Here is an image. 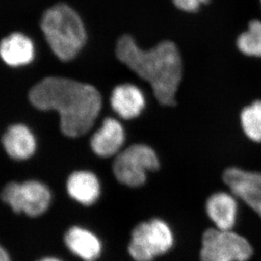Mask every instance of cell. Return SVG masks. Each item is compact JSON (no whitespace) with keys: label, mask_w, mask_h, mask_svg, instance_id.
Masks as SVG:
<instances>
[{"label":"cell","mask_w":261,"mask_h":261,"mask_svg":"<svg viewBox=\"0 0 261 261\" xmlns=\"http://www.w3.org/2000/svg\"><path fill=\"white\" fill-rule=\"evenodd\" d=\"M29 98L36 108L58 111L61 130L70 138L88 133L102 107L100 93L94 87L67 78L43 79L32 88Z\"/></svg>","instance_id":"6da1fadb"},{"label":"cell","mask_w":261,"mask_h":261,"mask_svg":"<svg viewBox=\"0 0 261 261\" xmlns=\"http://www.w3.org/2000/svg\"><path fill=\"white\" fill-rule=\"evenodd\" d=\"M119 61L153 88L157 100L166 106L176 105V94L182 78V61L178 48L171 41H162L149 49L138 45L130 35L116 43Z\"/></svg>","instance_id":"7a4b0ae2"},{"label":"cell","mask_w":261,"mask_h":261,"mask_svg":"<svg viewBox=\"0 0 261 261\" xmlns=\"http://www.w3.org/2000/svg\"><path fill=\"white\" fill-rule=\"evenodd\" d=\"M41 28L48 45L61 61L75 58L85 45L84 23L78 13L65 4L49 8L43 15Z\"/></svg>","instance_id":"3957f363"},{"label":"cell","mask_w":261,"mask_h":261,"mask_svg":"<svg viewBox=\"0 0 261 261\" xmlns=\"http://www.w3.org/2000/svg\"><path fill=\"white\" fill-rule=\"evenodd\" d=\"M173 244L171 227L166 221L155 218L134 227L127 250L134 261H153L170 251Z\"/></svg>","instance_id":"277c9868"},{"label":"cell","mask_w":261,"mask_h":261,"mask_svg":"<svg viewBox=\"0 0 261 261\" xmlns=\"http://www.w3.org/2000/svg\"><path fill=\"white\" fill-rule=\"evenodd\" d=\"M248 239L232 231L210 228L203 232L200 261H248L253 254Z\"/></svg>","instance_id":"5b68a950"},{"label":"cell","mask_w":261,"mask_h":261,"mask_svg":"<svg viewBox=\"0 0 261 261\" xmlns=\"http://www.w3.org/2000/svg\"><path fill=\"white\" fill-rule=\"evenodd\" d=\"M159 167L160 162L153 148L145 144H133L116 155L113 171L121 184L137 188L145 182L148 171H156Z\"/></svg>","instance_id":"8992f818"},{"label":"cell","mask_w":261,"mask_h":261,"mask_svg":"<svg viewBox=\"0 0 261 261\" xmlns=\"http://www.w3.org/2000/svg\"><path fill=\"white\" fill-rule=\"evenodd\" d=\"M1 198L15 213L31 217L43 215L50 204L51 194L44 184L36 181L10 182L3 189Z\"/></svg>","instance_id":"52a82bcc"},{"label":"cell","mask_w":261,"mask_h":261,"mask_svg":"<svg viewBox=\"0 0 261 261\" xmlns=\"http://www.w3.org/2000/svg\"><path fill=\"white\" fill-rule=\"evenodd\" d=\"M223 181L234 195L261 218V173L231 167L224 172Z\"/></svg>","instance_id":"ba28073f"},{"label":"cell","mask_w":261,"mask_h":261,"mask_svg":"<svg viewBox=\"0 0 261 261\" xmlns=\"http://www.w3.org/2000/svg\"><path fill=\"white\" fill-rule=\"evenodd\" d=\"M125 130L117 120L107 118L91 139V147L97 155L108 158L118 154L125 142Z\"/></svg>","instance_id":"9c48e42d"},{"label":"cell","mask_w":261,"mask_h":261,"mask_svg":"<svg viewBox=\"0 0 261 261\" xmlns=\"http://www.w3.org/2000/svg\"><path fill=\"white\" fill-rule=\"evenodd\" d=\"M65 245L75 256L83 261H95L102 253V243L98 236L88 229L72 226L64 238Z\"/></svg>","instance_id":"30bf717a"},{"label":"cell","mask_w":261,"mask_h":261,"mask_svg":"<svg viewBox=\"0 0 261 261\" xmlns=\"http://www.w3.org/2000/svg\"><path fill=\"white\" fill-rule=\"evenodd\" d=\"M206 213L221 231H231L237 221L238 203L233 196L226 193H216L206 202Z\"/></svg>","instance_id":"8fae6325"},{"label":"cell","mask_w":261,"mask_h":261,"mask_svg":"<svg viewBox=\"0 0 261 261\" xmlns=\"http://www.w3.org/2000/svg\"><path fill=\"white\" fill-rule=\"evenodd\" d=\"M114 111L125 120L136 118L145 107L143 92L133 84H121L114 88L111 97Z\"/></svg>","instance_id":"7c38bea8"},{"label":"cell","mask_w":261,"mask_h":261,"mask_svg":"<svg viewBox=\"0 0 261 261\" xmlns=\"http://www.w3.org/2000/svg\"><path fill=\"white\" fill-rule=\"evenodd\" d=\"M35 48L33 41L22 33H15L0 43V57L10 66H21L33 61Z\"/></svg>","instance_id":"4fadbf2b"},{"label":"cell","mask_w":261,"mask_h":261,"mask_svg":"<svg viewBox=\"0 0 261 261\" xmlns=\"http://www.w3.org/2000/svg\"><path fill=\"white\" fill-rule=\"evenodd\" d=\"M3 144L8 154L15 160H27L35 153L34 136L27 126L20 124L8 129L3 138Z\"/></svg>","instance_id":"5bb4252c"},{"label":"cell","mask_w":261,"mask_h":261,"mask_svg":"<svg viewBox=\"0 0 261 261\" xmlns=\"http://www.w3.org/2000/svg\"><path fill=\"white\" fill-rule=\"evenodd\" d=\"M69 195L83 205H92L100 194V184L94 174L89 171H76L67 181Z\"/></svg>","instance_id":"9a60e30c"},{"label":"cell","mask_w":261,"mask_h":261,"mask_svg":"<svg viewBox=\"0 0 261 261\" xmlns=\"http://www.w3.org/2000/svg\"><path fill=\"white\" fill-rule=\"evenodd\" d=\"M239 51L250 57H261V20H252L237 39Z\"/></svg>","instance_id":"2e32d148"},{"label":"cell","mask_w":261,"mask_h":261,"mask_svg":"<svg viewBox=\"0 0 261 261\" xmlns=\"http://www.w3.org/2000/svg\"><path fill=\"white\" fill-rule=\"evenodd\" d=\"M241 124L249 139L261 143V100L255 101L242 111Z\"/></svg>","instance_id":"e0dca14e"},{"label":"cell","mask_w":261,"mask_h":261,"mask_svg":"<svg viewBox=\"0 0 261 261\" xmlns=\"http://www.w3.org/2000/svg\"><path fill=\"white\" fill-rule=\"evenodd\" d=\"M178 10L186 13H195L205 5L203 0H171Z\"/></svg>","instance_id":"ac0fdd59"},{"label":"cell","mask_w":261,"mask_h":261,"mask_svg":"<svg viewBox=\"0 0 261 261\" xmlns=\"http://www.w3.org/2000/svg\"><path fill=\"white\" fill-rule=\"evenodd\" d=\"M0 261H11L10 254L1 244H0Z\"/></svg>","instance_id":"d6986e66"},{"label":"cell","mask_w":261,"mask_h":261,"mask_svg":"<svg viewBox=\"0 0 261 261\" xmlns=\"http://www.w3.org/2000/svg\"><path fill=\"white\" fill-rule=\"evenodd\" d=\"M38 261H63L62 259L56 258V257L48 256L43 257L42 259H38Z\"/></svg>","instance_id":"ffe728a7"},{"label":"cell","mask_w":261,"mask_h":261,"mask_svg":"<svg viewBox=\"0 0 261 261\" xmlns=\"http://www.w3.org/2000/svg\"><path fill=\"white\" fill-rule=\"evenodd\" d=\"M203 1H204V3H205L206 5V4H208V3L210 2V1H211V0H203Z\"/></svg>","instance_id":"44dd1931"},{"label":"cell","mask_w":261,"mask_h":261,"mask_svg":"<svg viewBox=\"0 0 261 261\" xmlns=\"http://www.w3.org/2000/svg\"><path fill=\"white\" fill-rule=\"evenodd\" d=\"M259 3H260V6H261V0H259Z\"/></svg>","instance_id":"7402d4cb"}]
</instances>
